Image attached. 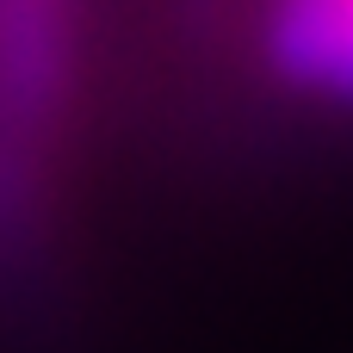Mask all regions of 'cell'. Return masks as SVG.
I'll list each match as a JSON object with an SVG mask.
<instances>
[{"label":"cell","mask_w":353,"mask_h":353,"mask_svg":"<svg viewBox=\"0 0 353 353\" xmlns=\"http://www.w3.org/2000/svg\"><path fill=\"white\" fill-rule=\"evenodd\" d=\"M217 25L267 99L353 130V0H217Z\"/></svg>","instance_id":"cell-1"}]
</instances>
